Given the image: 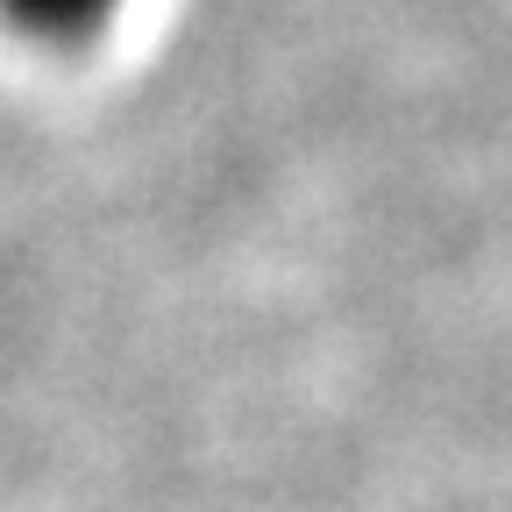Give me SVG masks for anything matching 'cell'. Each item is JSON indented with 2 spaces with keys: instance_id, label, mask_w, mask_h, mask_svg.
Segmentation results:
<instances>
[{
  "instance_id": "6da1fadb",
  "label": "cell",
  "mask_w": 512,
  "mask_h": 512,
  "mask_svg": "<svg viewBox=\"0 0 512 512\" xmlns=\"http://www.w3.org/2000/svg\"><path fill=\"white\" fill-rule=\"evenodd\" d=\"M121 0H0V22L29 43H93Z\"/></svg>"
}]
</instances>
